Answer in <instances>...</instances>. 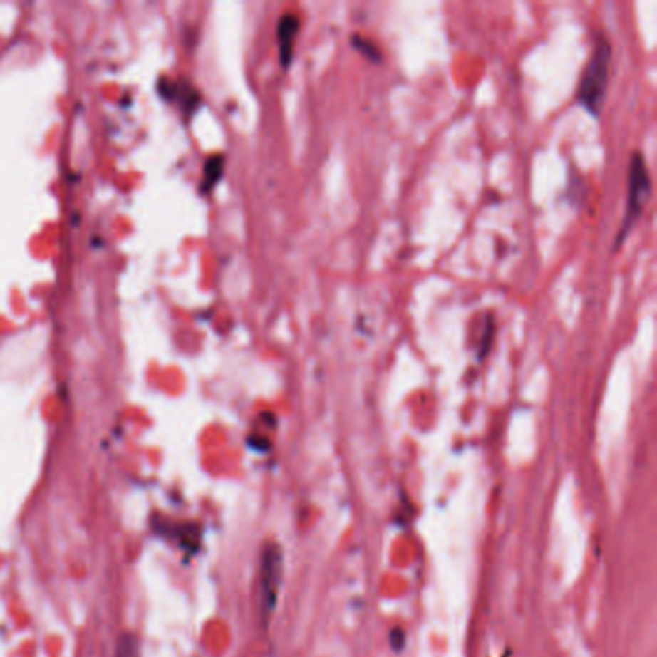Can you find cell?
<instances>
[{
    "mask_svg": "<svg viewBox=\"0 0 657 657\" xmlns=\"http://www.w3.org/2000/svg\"><path fill=\"white\" fill-rule=\"evenodd\" d=\"M609 64H611V43L605 39V35H598L576 89L579 103L594 116H598L604 106L605 93L609 85Z\"/></svg>",
    "mask_w": 657,
    "mask_h": 657,
    "instance_id": "obj_1",
    "label": "cell"
},
{
    "mask_svg": "<svg viewBox=\"0 0 657 657\" xmlns=\"http://www.w3.org/2000/svg\"><path fill=\"white\" fill-rule=\"evenodd\" d=\"M651 195V177L648 164H646V157L642 152H634L631 158V166H628V197H626V210L623 224L619 228L617 241H615V247H619L625 237L631 234V229L634 228V224L638 222V218L644 212V207L648 199Z\"/></svg>",
    "mask_w": 657,
    "mask_h": 657,
    "instance_id": "obj_2",
    "label": "cell"
},
{
    "mask_svg": "<svg viewBox=\"0 0 657 657\" xmlns=\"http://www.w3.org/2000/svg\"><path fill=\"white\" fill-rule=\"evenodd\" d=\"M281 582V549L276 544H268L262 552L261 559V580H259V594H261V609L264 615L274 611L278 590Z\"/></svg>",
    "mask_w": 657,
    "mask_h": 657,
    "instance_id": "obj_3",
    "label": "cell"
},
{
    "mask_svg": "<svg viewBox=\"0 0 657 657\" xmlns=\"http://www.w3.org/2000/svg\"><path fill=\"white\" fill-rule=\"evenodd\" d=\"M301 20L293 12H286L278 21V45H280L281 68H289L293 60V45L299 35Z\"/></svg>",
    "mask_w": 657,
    "mask_h": 657,
    "instance_id": "obj_4",
    "label": "cell"
},
{
    "mask_svg": "<svg viewBox=\"0 0 657 657\" xmlns=\"http://www.w3.org/2000/svg\"><path fill=\"white\" fill-rule=\"evenodd\" d=\"M158 91L160 95L168 98H180V103H182L183 110L193 112L197 110V106L201 103V97H199V93H197L195 87H191L189 83H176V81H166V79H160V83H158Z\"/></svg>",
    "mask_w": 657,
    "mask_h": 657,
    "instance_id": "obj_5",
    "label": "cell"
},
{
    "mask_svg": "<svg viewBox=\"0 0 657 657\" xmlns=\"http://www.w3.org/2000/svg\"><path fill=\"white\" fill-rule=\"evenodd\" d=\"M224 164H226L224 155H212V157L207 158V162H205V170H202V182H201V189L205 191V193L210 191V189L214 187L216 183L222 180V176H224Z\"/></svg>",
    "mask_w": 657,
    "mask_h": 657,
    "instance_id": "obj_6",
    "label": "cell"
},
{
    "mask_svg": "<svg viewBox=\"0 0 657 657\" xmlns=\"http://www.w3.org/2000/svg\"><path fill=\"white\" fill-rule=\"evenodd\" d=\"M351 45H353V48H357L358 53L363 54L365 58L372 60V62H380V60H382L380 46H376L371 39H366V37H363V35H358V33L351 35Z\"/></svg>",
    "mask_w": 657,
    "mask_h": 657,
    "instance_id": "obj_7",
    "label": "cell"
},
{
    "mask_svg": "<svg viewBox=\"0 0 657 657\" xmlns=\"http://www.w3.org/2000/svg\"><path fill=\"white\" fill-rule=\"evenodd\" d=\"M494 332H495L494 314L488 313V314H486V322H484V333H482L480 349H478V358H480V361H484V358H486V355L490 353V347H492V339H494Z\"/></svg>",
    "mask_w": 657,
    "mask_h": 657,
    "instance_id": "obj_8",
    "label": "cell"
},
{
    "mask_svg": "<svg viewBox=\"0 0 657 657\" xmlns=\"http://www.w3.org/2000/svg\"><path fill=\"white\" fill-rule=\"evenodd\" d=\"M137 642L131 636H124L120 640V648H118L116 657H139L137 656Z\"/></svg>",
    "mask_w": 657,
    "mask_h": 657,
    "instance_id": "obj_9",
    "label": "cell"
}]
</instances>
